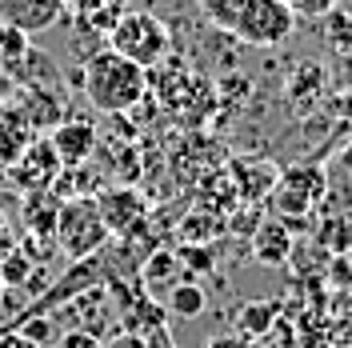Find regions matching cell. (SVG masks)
I'll return each instance as SVG.
<instances>
[{"label": "cell", "mask_w": 352, "mask_h": 348, "mask_svg": "<svg viewBox=\"0 0 352 348\" xmlns=\"http://www.w3.org/2000/svg\"><path fill=\"white\" fill-rule=\"evenodd\" d=\"M80 85H85L88 105L96 112H109V116H124L132 112L144 92H148V68L132 65L129 56L112 52V48H100L88 56L85 72H80Z\"/></svg>", "instance_id": "cell-1"}, {"label": "cell", "mask_w": 352, "mask_h": 348, "mask_svg": "<svg viewBox=\"0 0 352 348\" xmlns=\"http://www.w3.org/2000/svg\"><path fill=\"white\" fill-rule=\"evenodd\" d=\"M52 232H56V248L68 261H92L109 244V228L96 208V196H65L56 204Z\"/></svg>", "instance_id": "cell-2"}, {"label": "cell", "mask_w": 352, "mask_h": 348, "mask_svg": "<svg viewBox=\"0 0 352 348\" xmlns=\"http://www.w3.org/2000/svg\"><path fill=\"white\" fill-rule=\"evenodd\" d=\"M112 52L129 56L132 65L140 68H156L164 56H168V44H173V32L168 24L160 21L156 12H136V8H124V17L112 24V32L104 36Z\"/></svg>", "instance_id": "cell-3"}, {"label": "cell", "mask_w": 352, "mask_h": 348, "mask_svg": "<svg viewBox=\"0 0 352 348\" xmlns=\"http://www.w3.org/2000/svg\"><path fill=\"white\" fill-rule=\"evenodd\" d=\"M296 28V12L285 0H244L241 17L232 24V36L252 48H276L285 44Z\"/></svg>", "instance_id": "cell-4"}, {"label": "cell", "mask_w": 352, "mask_h": 348, "mask_svg": "<svg viewBox=\"0 0 352 348\" xmlns=\"http://www.w3.org/2000/svg\"><path fill=\"white\" fill-rule=\"evenodd\" d=\"M8 168H12V180L21 184L24 193H44V188L56 184V176H60V160H56V153H52L48 136H36V140L21 153V160L8 164Z\"/></svg>", "instance_id": "cell-5"}, {"label": "cell", "mask_w": 352, "mask_h": 348, "mask_svg": "<svg viewBox=\"0 0 352 348\" xmlns=\"http://www.w3.org/2000/svg\"><path fill=\"white\" fill-rule=\"evenodd\" d=\"M96 208L104 217V228L109 237H129L132 228H140L144 217H148V204L136 188H104L96 196Z\"/></svg>", "instance_id": "cell-6"}, {"label": "cell", "mask_w": 352, "mask_h": 348, "mask_svg": "<svg viewBox=\"0 0 352 348\" xmlns=\"http://www.w3.org/2000/svg\"><path fill=\"white\" fill-rule=\"evenodd\" d=\"M41 132L32 129V120H28V112L16 96H4L0 100V164L8 168V164H16L21 153L36 140Z\"/></svg>", "instance_id": "cell-7"}, {"label": "cell", "mask_w": 352, "mask_h": 348, "mask_svg": "<svg viewBox=\"0 0 352 348\" xmlns=\"http://www.w3.org/2000/svg\"><path fill=\"white\" fill-rule=\"evenodd\" d=\"M65 17V0H0V21L21 28L24 36L48 32Z\"/></svg>", "instance_id": "cell-8"}, {"label": "cell", "mask_w": 352, "mask_h": 348, "mask_svg": "<svg viewBox=\"0 0 352 348\" xmlns=\"http://www.w3.org/2000/svg\"><path fill=\"white\" fill-rule=\"evenodd\" d=\"M44 136H48L52 153L60 160V168H80L92 156V149H96V129L88 120H60L56 129H48Z\"/></svg>", "instance_id": "cell-9"}, {"label": "cell", "mask_w": 352, "mask_h": 348, "mask_svg": "<svg viewBox=\"0 0 352 348\" xmlns=\"http://www.w3.org/2000/svg\"><path fill=\"white\" fill-rule=\"evenodd\" d=\"M320 188H324V180H320V173L316 168H292V173L276 184V193H272V200H276V208L280 213H305V208H312V200L320 196Z\"/></svg>", "instance_id": "cell-10"}, {"label": "cell", "mask_w": 352, "mask_h": 348, "mask_svg": "<svg viewBox=\"0 0 352 348\" xmlns=\"http://www.w3.org/2000/svg\"><path fill=\"white\" fill-rule=\"evenodd\" d=\"M252 252H256V261L264 264H285L288 252H292V237H288L285 224H264L261 232H256V244H252Z\"/></svg>", "instance_id": "cell-11"}, {"label": "cell", "mask_w": 352, "mask_h": 348, "mask_svg": "<svg viewBox=\"0 0 352 348\" xmlns=\"http://www.w3.org/2000/svg\"><path fill=\"white\" fill-rule=\"evenodd\" d=\"M204 305H208V301H204V288H200V284H180V281H176L173 288H168V312L180 316V320L200 316Z\"/></svg>", "instance_id": "cell-12"}, {"label": "cell", "mask_w": 352, "mask_h": 348, "mask_svg": "<svg viewBox=\"0 0 352 348\" xmlns=\"http://www.w3.org/2000/svg\"><path fill=\"white\" fill-rule=\"evenodd\" d=\"M176 268H180V257H173V252H153L148 261H144V284L148 288H173L176 284Z\"/></svg>", "instance_id": "cell-13"}, {"label": "cell", "mask_w": 352, "mask_h": 348, "mask_svg": "<svg viewBox=\"0 0 352 348\" xmlns=\"http://www.w3.org/2000/svg\"><path fill=\"white\" fill-rule=\"evenodd\" d=\"M244 0H200V12H204V21L217 24L220 32H232V24L241 17Z\"/></svg>", "instance_id": "cell-14"}, {"label": "cell", "mask_w": 352, "mask_h": 348, "mask_svg": "<svg viewBox=\"0 0 352 348\" xmlns=\"http://www.w3.org/2000/svg\"><path fill=\"white\" fill-rule=\"evenodd\" d=\"M24 52H28V36L12 24H0V65H21Z\"/></svg>", "instance_id": "cell-15"}, {"label": "cell", "mask_w": 352, "mask_h": 348, "mask_svg": "<svg viewBox=\"0 0 352 348\" xmlns=\"http://www.w3.org/2000/svg\"><path fill=\"white\" fill-rule=\"evenodd\" d=\"M320 21H329V41H332V48H352V17L349 12H324Z\"/></svg>", "instance_id": "cell-16"}, {"label": "cell", "mask_w": 352, "mask_h": 348, "mask_svg": "<svg viewBox=\"0 0 352 348\" xmlns=\"http://www.w3.org/2000/svg\"><path fill=\"white\" fill-rule=\"evenodd\" d=\"M28 268H32V264H28V257H24V252H16V248H12L8 257H0V276H4V284L28 281Z\"/></svg>", "instance_id": "cell-17"}, {"label": "cell", "mask_w": 352, "mask_h": 348, "mask_svg": "<svg viewBox=\"0 0 352 348\" xmlns=\"http://www.w3.org/2000/svg\"><path fill=\"white\" fill-rule=\"evenodd\" d=\"M56 348H104V340L92 328H68L65 336L56 340Z\"/></svg>", "instance_id": "cell-18"}, {"label": "cell", "mask_w": 352, "mask_h": 348, "mask_svg": "<svg viewBox=\"0 0 352 348\" xmlns=\"http://www.w3.org/2000/svg\"><path fill=\"white\" fill-rule=\"evenodd\" d=\"M285 4L296 17H324V12H332L340 0H285Z\"/></svg>", "instance_id": "cell-19"}, {"label": "cell", "mask_w": 352, "mask_h": 348, "mask_svg": "<svg viewBox=\"0 0 352 348\" xmlns=\"http://www.w3.org/2000/svg\"><path fill=\"white\" fill-rule=\"evenodd\" d=\"M0 348H44V345H36V340H32V336H24V332L0 328Z\"/></svg>", "instance_id": "cell-20"}, {"label": "cell", "mask_w": 352, "mask_h": 348, "mask_svg": "<svg viewBox=\"0 0 352 348\" xmlns=\"http://www.w3.org/2000/svg\"><path fill=\"white\" fill-rule=\"evenodd\" d=\"M104 348H148V340H144L140 332H132V328H124V332H116V336H112V340H109Z\"/></svg>", "instance_id": "cell-21"}, {"label": "cell", "mask_w": 352, "mask_h": 348, "mask_svg": "<svg viewBox=\"0 0 352 348\" xmlns=\"http://www.w3.org/2000/svg\"><path fill=\"white\" fill-rule=\"evenodd\" d=\"M104 0H65V12H72V17H88L92 8H100Z\"/></svg>", "instance_id": "cell-22"}, {"label": "cell", "mask_w": 352, "mask_h": 348, "mask_svg": "<svg viewBox=\"0 0 352 348\" xmlns=\"http://www.w3.org/2000/svg\"><path fill=\"white\" fill-rule=\"evenodd\" d=\"M24 336H32L36 345H44V340H48V325H44V320H32V325H28V332H24Z\"/></svg>", "instance_id": "cell-23"}, {"label": "cell", "mask_w": 352, "mask_h": 348, "mask_svg": "<svg viewBox=\"0 0 352 348\" xmlns=\"http://www.w3.org/2000/svg\"><path fill=\"white\" fill-rule=\"evenodd\" d=\"M4 292H8V284H4V276H0V301H4Z\"/></svg>", "instance_id": "cell-24"}, {"label": "cell", "mask_w": 352, "mask_h": 348, "mask_svg": "<svg viewBox=\"0 0 352 348\" xmlns=\"http://www.w3.org/2000/svg\"><path fill=\"white\" fill-rule=\"evenodd\" d=\"M0 24H4V21H0Z\"/></svg>", "instance_id": "cell-25"}]
</instances>
